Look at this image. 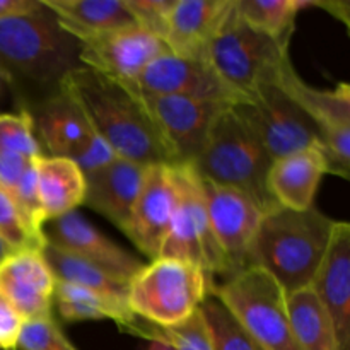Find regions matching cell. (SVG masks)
Returning a JSON list of instances; mask_svg holds the SVG:
<instances>
[{
    "label": "cell",
    "instance_id": "1",
    "mask_svg": "<svg viewBox=\"0 0 350 350\" xmlns=\"http://www.w3.org/2000/svg\"><path fill=\"white\" fill-rule=\"evenodd\" d=\"M77 41L41 2L26 16L0 21V75L21 101V109L50 98L81 65Z\"/></svg>",
    "mask_w": 350,
    "mask_h": 350
},
{
    "label": "cell",
    "instance_id": "2",
    "mask_svg": "<svg viewBox=\"0 0 350 350\" xmlns=\"http://www.w3.org/2000/svg\"><path fill=\"white\" fill-rule=\"evenodd\" d=\"M113 152L142 166L170 164L173 156L130 82L79 65L62 82Z\"/></svg>",
    "mask_w": 350,
    "mask_h": 350
},
{
    "label": "cell",
    "instance_id": "3",
    "mask_svg": "<svg viewBox=\"0 0 350 350\" xmlns=\"http://www.w3.org/2000/svg\"><path fill=\"white\" fill-rule=\"evenodd\" d=\"M334 226V219L317 207L297 212L277 205L263 214L250 253V267L269 272L284 293L311 286Z\"/></svg>",
    "mask_w": 350,
    "mask_h": 350
},
{
    "label": "cell",
    "instance_id": "4",
    "mask_svg": "<svg viewBox=\"0 0 350 350\" xmlns=\"http://www.w3.org/2000/svg\"><path fill=\"white\" fill-rule=\"evenodd\" d=\"M191 164L202 178L241 191L263 212L277 207L267 190L272 159L238 111L236 103L215 116L204 147Z\"/></svg>",
    "mask_w": 350,
    "mask_h": 350
},
{
    "label": "cell",
    "instance_id": "5",
    "mask_svg": "<svg viewBox=\"0 0 350 350\" xmlns=\"http://www.w3.org/2000/svg\"><path fill=\"white\" fill-rule=\"evenodd\" d=\"M211 293L202 267L159 256L130 280L126 301L135 317L164 328L188 320Z\"/></svg>",
    "mask_w": 350,
    "mask_h": 350
},
{
    "label": "cell",
    "instance_id": "6",
    "mask_svg": "<svg viewBox=\"0 0 350 350\" xmlns=\"http://www.w3.org/2000/svg\"><path fill=\"white\" fill-rule=\"evenodd\" d=\"M211 296L234 314L260 350H301L291 327L286 293L265 270L246 267L215 284Z\"/></svg>",
    "mask_w": 350,
    "mask_h": 350
},
{
    "label": "cell",
    "instance_id": "7",
    "mask_svg": "<svg viewBox=\"0 0 350 350\" xmlns=\"http://www.w3.org/2000/svg\"><path fill=\"white\" fill-rule=\"evenodd\" d=\"M174 178L178 204L159 256L185 260L202 267L214 291L219 279L231 277V269L211 229L200 174L193 164L187 163L174 166Z\"/></svg>",
    "mask_w": 350,
    "mask_h": 350
},
{
    "label": "cell",
    "instance_id": "8",
    "mask_svg": "<svg viewBox=\"0 0 350 350\" xmlns=\"http://www.w3.org/2000/svg\"><path fill=\"white\" fill-rule=\"evenodd\" d=\"M287 58H291L289 44L250 27L236 12V7H232L207 50L208 64L243 101L255 85L272 81L277 68Z\"/></svg>",
    "mask_w": 350,
    "mask_h": 350
},
{
    "label": "cell",
    "instance_id": "9",
    "mask_svg": "<svg viewBox=\"0 0 350 350\" xmlns=\"http://www.w3.org/2000/svg\"><path fill=\"white\" fill-rule=\"evenodd\" d=\"M270 82L279 85L320 130L328 174L350 178V85L340 82L332 89L306 84L291 58L284 60Z\"/></svg>",
    "mask_w": 350,
    "mask_h": 350
},
{
    "label": "cell",
    "instance_id": "10",
    "mask_svg": "<svg viewBox=\"0 0 350 350\" xmlns=\"http://www.w3.org/2000/svg\"><path fill=\"white\" fill-rule=\"evenodd\" d=\"M236 108L272 161L304 149L323 152L320 130L273 82L255 85L245 101L236 103Z\"/></svg>",
    "mask_w": 350,
    "mask_h": 350
},
{
    "label": "cell",
    "instance_id": "11",
    "mask_svg": "<svg viewBox=\"0 0 350 350\" xmlns=\"http://www.w3.org/2000/svg\"><path fill=\"white\" fill-rule=\"evenodd\" d=\"M132 84V82H130ZM147 115L173 156L174 166L193 163L204 147L215 116L232 103L207 101L183 96H157L139 91Z\"/></svg>",
    "mask_w": 350,
    "mask_h": 350
},
{
    "label": "cell",
    "instance_id": "12",
    "mask_svg": "<svg viewBox=\"0 0 350 350\" xmlns=\"http://www.w3.org/2000/svg\"><path fill=\"white\" fill-rule=\"evenodd\" d=\"M72 38L81 46V65L122 82H135L147 65L170 53L163 40L135 24Z\"/></svg>",
    "mask_w": 350,
    "mask_h": 350
},
{
    "label": "cell",
    "instance_id": "13",
    "mask_svg": "<svg viewBox=\"0 0 350 350\" xmlns=\"http://www.w3.org/2000/svg\"><path fill=\"white\" fill-rule=\"evenodd\" d=\"M205 207L214 238L228 260L231 277L250 267V253L265 212L234 188L202 178Z\"/></svg>",
    "mask_w": 350,
    "mask_h": 350
},
{
    "label": "cell",
    "instance_id": "14",
    "mask_svg": "<svg viewBox=\"0 0 350 350\" xmlns=\"http://www.w3.org/2000/svg\"><path fill=\"white\" fill-rule=\"evenodd\" d=\"M178 204L174 166L154 164L146 167L142 187L126 221L123 234L152 262L159 258L167 229Z\"/></svg>",
    "mask_w": 350,
    "mask_h": 350
},
{
    "label": "cell",
    "instance_id": "15",
    "mask_svg": "<svg viewBox=\"0 0 350 350\" xmlns=\"http://www.w3.org/2000/svg\"><path fill=\"white\" fill-rule=\"evenodd\" d=\"M43 231L48 245L92 263L126 284L146 265L139 256L116 245L77 211L48 222Z\"/></svg>",
    "mask_w": 350,
    "mask_h": 350
},
{
    "label": "cell",
    "instance_id": "16",
    "mask_svg": "<svg viewBox=\"0 0 350 350\" xmlns=\"http://www.w3.org/2000/svg\"><path fill=\"white\" fill-rule=\"evenodd\" d=\"M132 84L147 94L183 96L221 103L243 101L241 96L219 77L208 62L181 58L173 53L156 58Z\"/></svg>",
    "mask_w": 350,
    "mask_h": 350
},
{
    "label": "cell",
    "instance_id": "17",
    "mask_svg": "<svg viewBox=\"0 0 350 350\" xmlns=\"http://www.w3.org/2000/svg\"><path fill=\"white\" fill-rule=\"evenodd\" d=\"M340 350H350V224L335 221L327 253L311 280Z\"/></svg>",
    "mask_w": 350,
    "mask_h": 350
},
{
    "label": "cell",
    "instance_id": "18",
    "mask_svg": "<svg viewBox=\"0 0 350 350\" xmlns=\"http://www.w3.org/2000/svg\"><path fill=\"white\" fill-rule=\"evenodd\" d=\"M55 284L43 252L10 253L0 262V296L24 321L51 317Z\"/></svg>",
    "mask_w": 350,
    "mask_h": 350
},
{
    "label": "cell",
    "instance_id": "19",
    "mask_svg": "<svg viewBox=\"0 0 350 350\" xmlns=\"http://www.w3.org/2000/svg\"><path fill=\"white\" fill-rule=\"evenodd\" d=\"M234 7V0H176L164 44L181 58L207 62L211 41Z\"/></svg>",
    "mask_w": 350,
    "mask_h": 350
},
{
    "label": "cell",
    "instance_id": "20",
    "mask_svg": "<svg viewBox=\"0 0 350 350\" xmlns=\"http://www.w3.org/2000/svg\"><path fill=\"white\" fill-rule=\"evenodd\" d=\"M146 167L116 157L108 166L88 174L84 205L123 231L142 187Z\"/></svg>",
    "mask_w": 350,
    "mask_h": 350
},
{
    "label": "cell",
    "instance_id": "21",
    "mask_svg": "<svg viewBox=\"0 0 350 350\" xmlns=\"http://www.w3.org/2000/svg\"><path fill=\"white\" fill-rule=\"evenodd\" d=\"M328 164L320 149H304L272 161L267 174V190L277 205L289 211L314 207L318 187Z\"/></svg>",
    "mask_w": 350,
    "mask_h": 350
},
{
    "label": "cell",
    "instance_id": "22",
    "mask_svg": "<svg viewBox=\"0 0 350 350\" xmlns=\"http://www.w3.org/2000/svg\"><path fill=\"white\" fill-rule=\"evenodd\" d=\"M26 111L43 156L68 157L91 129L88 116L64 88Z\"/></svg>",
    "mask_w": 350,
    "mask_h": 350
},
{
    "label": "cell",
    "instance_id": "23",
    "mask_svg": "<svg viewBox=\"0 0 350 350\" xmlns=\"http://www.w3.org/2000/svg\"><path fill=\"white\" fill-rule=\"evenodd\" d=\"M36 183L44 224L84 204L85 176L68 157H38Z\"/></svg>",
    "mask_w": 350,
    "mask_h": 350
},
{
    "label": "cell",
    "instance_id": "24",
    "mask_svg": "<svg viewBox=\"0 0 350 350\" xmlns=\"http://www.w3.org/2000/svg\"><path fill=\"white\" fill-rule=\"evenodd\" d=\"M43 156L26 109L0 115V188L12 193L23 174Z\"/></svg>",
    "mask_w": 350,
    "mask_h": 350
},
{
    "label": "cell",
    "instance_id": "25",
    "mask_svg": "<svg viewBox=\"0 0 350 350\" xmlns=\"http://www.w3.org/2000/svg\"><path fill=\"white\" fill-rule=\"evenodd\" d=\"M53 306L57 308L58 317L68 323L88 320H111L116 327L130 323L135 318L129 308V301L118 297L106 296L98 291L85 289L74 284H55Z\"/></svg>",
    "mask_w": 350,
    "mask_h": 350
},
{
    "label": "cell",
    "instance_id": "26",
    "mask_svg": "<svg viewBox=\"0 0 350 350\" xmlns=\"http://www.w3.org/2000/svg\"><path fill=\"white\" fill-rule=\"evenodd\" d=\"M70 36L133 24L123 0H41Z\"/></svg>",
    "mask_w": 350,
    "mask_h": 350
},
{
    "label": "cell",
    "instance_id": "27",
    "mask_svg": "<svg viewBox=\"0 0 350 350\" xmlns=\"http://www.w3.org/2000/svg\"><path fill=\"white\" fill-rule=\"evenodd\" d=\"M286 306L301 350H340L330 318L310 286L286 293Z\"/></svg>",
    "mask_w": 350,
    "mask_h": 350
},
{
    "label": "cell",
    "instance_id": "28",
    "mask_svg": "<svg viewBox=\"0 0 350 350\" xmlns=\"http://www.w3.org/2000/svg\"><path fill=\"white\" fill-rule=\"evenodd\" d=\"M43 256L50 265L55 279L60 280V282L74 284V286L85 287V289L98 291L106 296L126 299L129 284L116 279L99 267L84 262V260L77 258V256L70 255L64 250L55 248L48 243L43 250Z\"/></svg>",
    "mask_w": 350,
    "mask_h": 350
},
{
    "label": "cell",
    "instance_id": "29",
    "mask_svg": "<svg viewBox=\"0 0 350 350\" xmlns=\"http://www.w3.org/2000/svg\"><path fill=\"white\" fill-rule=\"evenodd\" d=\"M236 12L258 33L289 44L297 14L308 9V0H234Z\"/></svg>",
    "mask_w": 350,
    "mask_h": 350
},
{
    "label": "cell",
    "instance_id": "30",
    "mask_svg": "<svg viewBox=\"0 0 350 350\" xmlns=\"http://www.w3.org/2000/svg\"><path fill=\"white\" fill-rule=\"evenodd\" d=\"M120 330L144 338L147 342L161 338V340L170 342L176 350H214L200 310L195 311L183 323L174 325V327H157V325L135 317L130 323L123 325Z\"/></svg>",
    "mask_w": 350,
    "mask_h": 350
},
{
    "label": "cell",
    "instance_id": "31",
    "mask_svg": "<svg viewBox=\"0 0 350 350\" xmlns=\"http://www.w3.org/2000/svg\"><path fill=\"white\" fill-rule=\"evenodd\" d=\"M198 310L214 350H260L245 327L217 297H205Z\"/></svg>",
    "mask_w": 350,
    "mask_h": 350
},
{
    "label": "cell",
    "instance_id": "32",
    "mask_svg": "<svg viewBox=\"0 0 350 350\" xmlns=\"http://www.w3.org/2000/svg\"><path fill=\"white\" fill-rule=\"evenodd\" d=\"M0 239L10 252H43L46 246L44 231L33 228L24 219L9 193L0 188Z\"/></svg>",
    "mask_w": 350,
    "mask_h": 350
},
{
    "label": "cell",
    "instance_id": "33",
    "mask_svg": "<svg viewBox=\"0 0 350 350\" xmlns=\"http://www.w3.org/2000/svg\"><path fill=\"white\" fill-rule=\"evenodd\" d=\"M17 350H79L51 317L24 321Z\"/></svg>",
    "mask_w": 350,
    "mask_h": 350
},
{
    "label": "cell",
    "instance_id": "34",
    "mask_svg": "<svg viewBox=\"0 0 350 350\" xmlns=\"http://www.w3.org/2000/svg\"><path fill=\"white\" fill-rule=\"evenodd\" d=\"M133 24L164 41L176 0H123Z\"/></svg>",
    "mask_w": 350,
    "mask_h": 350
},
{
    "label": "cell",
    "instance_id": "35",
    "mask_svg": "<svg viewBox=\"0 0 350 350\" xmlns=\"http://www.w3.org/2000/svg\"><path fill=\"white\" fill-rule=\"evenodd\" d=\"M116 157L118 156L113 152V149L106 144V140L92 129V125L89 132L85 133L84 139L68 154V159H72L77 164L79 170L84 173V176L108 166Z\"/></svg>",
    "mask_w": 350,
    "mask_h": 350
},
{
    "label": "cell",
    "instance_id": "36",
    "mask_svg": "<svg viewBox=\"0 0 350 350\" xmlns=\"http://www.w3.org/2000/svg\"><path fill=\"white\" fill-rule=\"evenodd\" d=\"M23 325L21 314L0 296V350H17Z\"/></svg>",
    "mask_w": 350,
    "mask_h": 350
},
{
    "label": "cell",
    "instance_id": "37",
    "mask_svg": "<svg viewBox=\"0 0 350 350\" xmlns=\"http://www.w3.org/2000/svg\"><path fill=\"white\" fill-rule=\"evenodd\" d=\"M41 7V0H0V21L26 16Z\"/></svg>",
    "mask_w": 350,
    "mask_h": 350
},
{
    "label": "cell",
    "instance_id": "38",
    "mask_svg": "<svg viewBox=\"0 0 350 350\" xmlns=\"http://www.w3.org/2000/svg\"><path fill=\"white\" fill-rule=\"evenodd\" d=\"M310 7H320L325 9L328 14L337 17L338 21L344 23L345 27L350 26V3L345 0H330V2H320V0H308Z\"/></svg>",
    "mask_w": 350,
    "mask_h": 350
},
{
    "label": "cell",
    "instance_id": "39",
    "mask_svg": "<svg viewBox=\"0 0 350 350\" xmlns=\"http://www.w3.org/2000/svg\"><path fill=\"white\" fill-rule=\"evenodd\" d=\"M146 350H176V349H174L170 342L157 338V340H149Z\"/></svg>",
    "mask_w": 350,
    "mask_h": 350
},
{
    "label": "cell",
    "instance_id": "40",
    "mask_svg": "<svg viewBox=\"0 0 350 350\" xmlns=\"http://www.w3.org/2000/svg\"><path fill=\"white\" fill-rule=\"evenodd\" d=\"M10 253H12V252H10L9 246H7L5 243H3L2 239H0V262H2V260H5L7 256L10 255Z\"/></svg>",
    "mask_w": 350,
    "mask_h": 350
},
{
    "label": "cell",
    "instance_id": "41",
    "mask_svg": "<svg viewBox=\"0 0 350 350\" xmlns=\"http://www.w3.org/2000/svg\"><path fill=\"white\" fill-rule=\"evenodd\" d=\"M2 84H5V82H3V79H2V75H0V88H2Z\"/></svg>",
    "mask_w": 350,
    "mask_h": 350
}]
</instances>
